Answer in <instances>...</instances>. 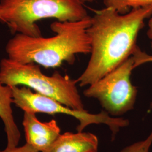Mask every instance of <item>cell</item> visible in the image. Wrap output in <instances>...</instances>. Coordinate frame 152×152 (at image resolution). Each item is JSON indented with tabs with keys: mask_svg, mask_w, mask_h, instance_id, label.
<instances>
[{
	"mask_svg": "<svg viewBox=\"0 0 152 152\" xmlns=\"http://www.w3.org/2000/svg\"><path fill=\"white\" fill-rule=\"evenodd\" d=\"M87 15L81 0H0V21L11 32L40 37L36 22L46 18L76 22Z\"/></svg>",
	"mask_w": 152,
	"mask_h": 152,
	"instance_id": "3",
	"label": "cell"
},
{
	"mask_svg": "<svg viewBox=\"0 0 152 152\" xmlns=\"http://www.w3.org/2000/svg\"><path fill=\"white\" fill-rule=\"evenodd\" d=\"M0 152H39L34 148L31 147L27 143L20 147H13V148H6L4 150H1Z\"/></svg>",
	"mask_w": 152,
	"mask_h": 152,
	"instance_id": "13",
	"label": "cell"
},
{
	"mask_svg": "<svg viewBox=\"0 0 152 152\" xmlns=\"http://www.w3.org/2000/svg\"><path fill=\"white\" fill-rule=\"evenodd\" d=\"M13 104L11 86L0 81V118L4 126L7 137V148L17 147L20 139V132L16 125L12 109Z\"/></svg>",
	"mask_w": 152,
	"mask_h": 152,
	"instance_id": "9",
	"label": "cell"
},
{
	"mask_svg": "<svg viewBox=\"0 0 152 152\" xmlns=\"http://www.w3.org/2000/svg\"><path fill=\"white\" fill-rule=\"evenodd\" d=\"M82 3L94 0H81ZM105 7L113 9L121 14L128 12L131 7L138 8L152 5V0H104Z\"/></svg>",
	"mask_w": 152,
	"mask_h": 152,
	"instance_id": "10",
	"label": "cell"
},
{
	"mask_svg": "<svg viewBox=\"0 0 152 152\" xmlns=\"http://www.w3.org/2000/svg\"><path fill=\"white\" fill-rule=\"evenodd\" d=\"M132 56H134L135 59L136 67L148 62H152V55H149L144 52L141 51L139 47H137ZM150 108H152V102L151 104Z\"/></svg>",
	"mask_w": 152,
	"mask_h": 152,
	"instance_id": "12",
	"label": "cell"
},
{
	"mask_svg": "<svg viewBox=\"0 0 152 152\" xmlns=\"http://www.w3.org/2000/svg\"><path fill=\"white\" fill-rule=\"evenodd\" d=\"M94 12L87 30L91 57L76 80L80 86L98 81L132 56L144 22L152 15V5L133 8L125 14L109 7Z\"/></svg>",
	"mask_w": 152,
	"mask_h": 152,
	"instance_id": "1",
	"label": "cell"
},
{
	"mask_svg": "<svg viewBox=\"0 0 152 152\" xmlns=\"http://www.w3.org/2000/svg\"><path fill=\"white\" fill-rule=\"evenodd\" d=\"M152 144V132L146 139L125 147L120 152H150Z\"/></svg>",
	"mask_w": 152,
	"mask_h": 152,
	"instance_id": "11",
	"label": "cell"
},
{
	"mask_svg": "<svg viewBox=\"0 0 152 152\" xmlns=\"http://www.w3.org/2000/svg\"><path fill=\"white\" fill-rule=\"evenodd\" d=\"M135 59L131 56L100 80L90 85L83 94L87 98L99 100L108 113L121 115L132 109L137 90L131 81Z\"/></svg>",
	"mask_w": 152,
	"mask_h": 152,
	"instance_id": "5",
	"label": "cell"
},
{
	"mask_svg": "<svg viewBox=\"0 0 152 152\" xmlns=\"http://www.w3.org/2000/svg\"><path fill=\"white\" fill-rule=\"evenodd\" d=\"M22 124L26 143L39 152L46 151L60 135L56 120L42 122L34 113L24 112Z\"/></svg>",
	"mask_w": 152,
	"mask_h": 152,
	"instance_id": "7",
	"label": "cell"
},
{
	"mask_svg": "<svg viewBox=\"0 0 152 152\" xmlns=\"http://www.w3.org/2000/svg\"><path fill=\"white\" fill-rule=\"evenodd\" d=\"M90 23L89 16L76 22L56 21L50 26L55 35L48 38L16 33L6 45V54L11 60L46 68L59 67L65 61L72 64L76 54L90 53L87 31Z\"/></svg>",
	"mask_w": 152,
	"mask_h": 152,
	"instance_id": "2",
	"label": "cell"
},
{
	"mask_svg": "<svg viewBox=\"0 0 152 152\" xmlns=\"http://www.w3.org/2000/svg\"><path fill=\"white\" fill-rule=\"evenodd\" d=\"M11 87L13 104L17 107L24 112L36 114H63L73 117L80 122L77 127L78 132H82L91 124H104L109 127L113 138L121 127H126L129 124L128 120L109 116L107 112L102 111L98 114H91L85 110L81 111L69 108L53 98L33 92L30 88L24 86Z\"/></svg>",
	"mask_w": 152,
	"mask_h": 152,
	"instance_id": "6",
	"label": "cell"
},
{
	"mask_svg": "<svg viewBox=\"0 0 152 152\" xmlns=\"http://www.w3.org/2000/svg\"><path fill=\"white\" fill-rule=\"evenodd\" d=\"M148 30L147 31V36L149 38L152 39V15L151 16L149 21L148 22Z\"/></svg>",
	"mask_w": 152,
	"mask_h": 152,
	"instance_id": "14",
	"label": "cell"
},
{
	"mask_svg": "<svg viewBox=\"0 0 152 152\" xmlns=\"http://www.w3.org/2000/svg\"><path fill=\"white\" fill-rule=\"evenodd\" d=\"M97 136L89 132H67L60 134L44 152H98Z\"/></svg>",
	"mask_w": 152,
	"mask_h": 152,
	"instance_id": "8",
	"label": "cell"
},
{
	"mask_svg": "<svg viewBox=\"0 0 152 152\" xmlns=\"http://www.w3.org/2000/svg\"><path fill=\"white\" fill-rule=\"evenodd\" d=\"M0 81L9 86L29 87L69 108L85 110L76 86V80H72L66 75L63 76L59 72L47 76L42 72L39 65L36 63H22L4 58L0 61Z\"/></svg>",
	"mask_w": 152,
	"mask_h": 152,
	"instance_id": "4",
	"label": "cell"
}]
</instances>
